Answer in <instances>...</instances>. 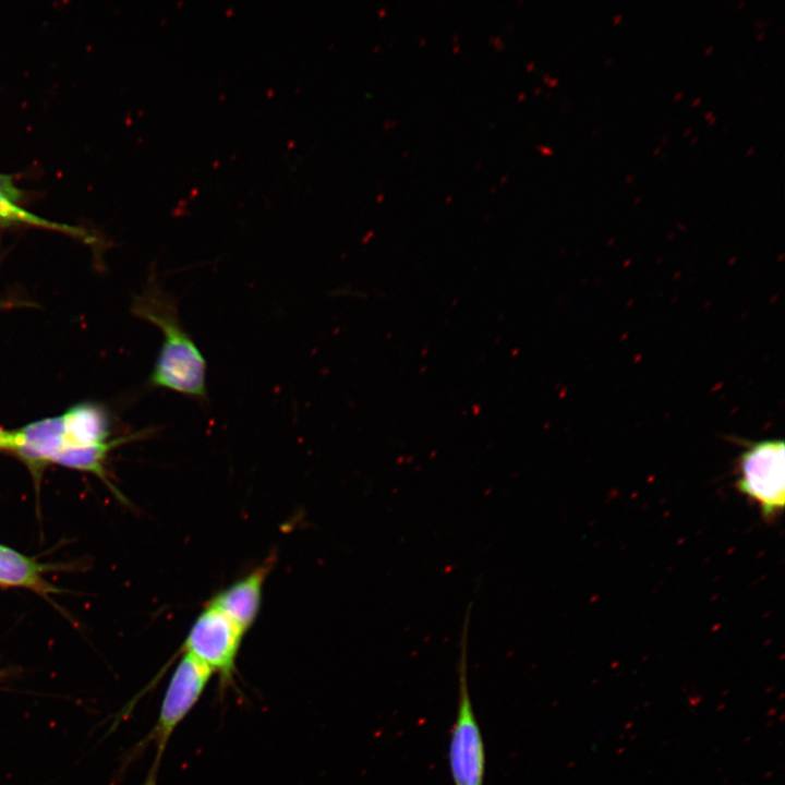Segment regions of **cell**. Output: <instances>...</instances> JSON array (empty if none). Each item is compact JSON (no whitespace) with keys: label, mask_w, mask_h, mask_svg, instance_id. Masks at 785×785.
Wrapping results in <instances>:
<instances>
[{"label":"cell","mask_w":785,"mask_h":785,"mask_svg":"<svg viewBox=\"0 0 785 785\" xmlns=\"http://www.w3.org/2000/svg\"><path fill=\"white\" fill-rule=\"evenodd\" d=\"M131 311L164 335L149 385L205 401L206 361L180 321L176 299L164 290L154 271L143 293L134 298Z\"/></svg>","instance_id":"cell-1"},{"label":"cell","mask_w":785,"mask_h":785,"mask_svg":"<svg viewBox=\"0 0 785 785\" xmlns=\"http://www.w3.org/2000/svg\"><path fill=\"white\" fill-rule=\"evenodd\" d=\"M470 609L467 612L460 639L458 699L450 732L448 763L454 785H484L486 753L483 735L469 691L467 644Z\"/></svg>","instance_id":"cell-2"},{"label":"cell","mask_w":785,"mask_h":785,"mask_svg":"<svg viewBox=\"0 0 785 785\" xmlns=\"http://www.w3.org/2000/svg\"><path fill=\"white\" fill-rule=\"evenodd\" d=\"M212 677L213 673L205 665L182 653L169 679L157 722L134 750L138 754L148 745L155 744L154 761L143 785L157 784L160 762L170 737L198 702Z\"/></svg>","instance_id":"cell-3"},{"label":"cell","mask_w":785,"mask_h":785,"mask_svg":"<svg viewBox=\"0 0 785 785\" xmlns=\"http://www.w3.org/2000/svg\"><path fill=\"white\" fill-rule=\"evenodd\" d=\"M736 488L753 502L766 519L785 504V451L782 439L750 443L737 461Z\"/></svg>","instance_id":"cell-4"},{"label":"cell","mask_w":785,"mask_h":785,"mask_svg":"<svg viewBox=\"0 0 785 785\" xmlns=\"http://www.w3.org/2000/svg\"><path fill=\"white\" fill-rule=\"evenodd\" d=\"M244 635L220 609L208 603L192 624L181 652L218 675L224 689L234 683L237 657Z\"/></svg>","instance_id":"cell-5"},{"label":"cell","mask_w":785,"mask_h":785,"mask_svg":"<svg viewBox=\"0 0 785 785\" xmlns=\"http://www.w3.org/2000/svg\"><path fill=\"white\" fill-rule=\"evenodd\" d=\"M274 557L217 593L209 604L220 609L244 633L253 626L259 613L263 587L274 566Z\"/></svg>","instance_id":"cell-6"},{"label":"cell","mask_w":785,"mask_h":785,"mask_svg":"<svg viewBox=\"0 0 785 785\" xmlns=\"http://www.w3.org/2000/svg\"><path fill=\"white\" fill-rule=\"evenodd\" d=\"M13 454L34 473H40L53 462L63 446L61 415L32 422L15 430Z\"/></svg>","instance_id":"cell-7"},{"label":"cell","mask_w":785,"mask_h":785,"mask_svg":"<svg viewBox=\"0 0 785 785\" xmlns=\"http://www.w3.org/2000/svg\"><path fill=\"white\" fill-rule=\"evenodd\" d=\"M61 420L63 425L61 450L65 447H93L110 443L108 442L109 416L99 404L77 403L61 414Z\"/></svg>","instance_id":"cell-8"},{"label":"cell","mask_w":785,"mask_h":785,"mask_svg":"<svg viewBox=\"0 0 785 785\" xmlns=\"http://www.w3.org/2000/svg\"><path fill=\"white\" fill-rule=\"evenodd\" d=\"M47 567L20 552L0 544V587L22 588L41 595L59 592L45 577Z\"/></svg>","instance_id":"cell-9"},{"label":"cell","mask_w":785,"mask_h":785,"mask_svg":"<svg viewBox=\"0 0 785 785\" xmlns=\"http://www.w3.org/2000/svg\"><path fill=\"white\" fill-rule=\"evenodd\" d=\"M14 226H29L33 228L62 232L87 243H93L95 241V239L85 230L67 224L51 221L33 214L21 207L16 201L0 192V228Z\"/></svg>","instance_id":"cell-10"},{"label":"cell","mask_w":785,"mask_h":785,"mask_svg":"<svg viewBox=\"0 0 785 785\" xmlns=\"http://www.w3.org/2000/svg\"><path fill=\"white\" fill-rule=\"evenodd\" d=\"M0 192L16 202L21 196V191L14 184L12 179L7 174H1V173H0Z\"/></svg>","instance_id":"cell-11"},{"label":"cell","mask_w":785,"mask_h":785,"mask_svg":"<svg viewBox=\"0 0 785 785\" xmlns=\"http://www.w3.org/2000/svg\"><path fill=\"white\" fill-rule=\"evenodd\" d=\"M15 446L14 431H7L0 427V451L13 452Z\"/></svg>","instance_id":"cell-12"},{"label":"cell","mask_w":785,"mask_h":785,"mask_svg":"<svg viewBox=\"0 0 785 785\" xmlns=\"http://www.w3.org/2000/svg\"><path fill=\"white\" fill-rule=\"evenodd\" d=\"M766 24H768V21H765V20H757V21H754L753 26L756 28H762V27L766 26Z\"/></svg>","instance_id":"cell-13"},{"label":"cell","mask_w":785,"mask_h":785,"mask_svg":"<svg viewBox=\"0 0 785 785\" xmlns=\"http://www.w3.org/2000/svg\"><path fill=\"white\" fill-rule=\"evenodd\" d=\"M621 19H623V15H621V14H616V15H614V16H613V24H614V25L619 24V23L621 22Z\"/></svg>","instance_id":"cell-14"},{"label":"cell","mask_w":785,"mask_h":785,"mask_svg":"<svg viewBox=\"0 0 785 785\" xmlns=\"http://www.w3.org/2000/svg\"><path fill=\"white\" fill-rule=\"evenodd\" d=\"M683 95H684L683 90L677 92L674 96V100L677 101V100L681 99Z\"/></svg>","instance_id":"cell-15"},{"label":"cell","mask_w":785,"mask_h":785,"mask_svg":"<svg viewBox=\"0 0 785 785\" xmlns=\"http://www.w3.org/2000/svg\"><path fill=\"white\" fill-rule=\"evenodd\" d=\"M700 102H701V96H698L692 100V106H698Z\"/></svg>","instance_id":"cell-16"},{"label":"cell","mask_w":785,"mask_h":785,"mask_svg":"<svg viewBox=\"0 0 785 785\" xmlns=\"http://www.w3.org/2000/svg\"><path fill=\"white\" fill-rule=\"evenodd\" d=\"M668 142H669V137H668V136L665 135V136L662 137L661 143H662L663 146L667 145Z\"/></svg>","instance_id":"cell-17"},{"label":"cell","mask_w":785,"mask_h":785,"mask_svg":"<svg viewBox=\"0 0 785 785\" xmlns=\"http://www.w3.org/2000/svg\"><path fill=\"white\" fill-rule=\"evenodd\" d=\"M633 180H635V176H633V174H628V176L626 177V182H627V183H632Z\"/></svg>","instance_id":"cell-18"},{"label":"cell","mask_w":785,"mask_h":785,"mask_svg":"<svg viewBox=\"0 0 785 785\" xmlns=\"http://www.w3.org/2000/svg\"><path fill=\"white\" fill-rule=\"evenodd\" d=\"M713 49H714V46H713V45H710L709 47H706L705 50H704V51H705V55H710V53L713 51Z\"/></svg>","instance_id":"cell-19"},{"label":"cell","mask_w":785,"mask_h":785,"mask_svg":"<svg viewBox=\"0 0 785 785\" xmlns=\"http://www.w3.org/2000/svg\"><path fill=\"white\" fill-rule=\"evenodd\" d=\"M765 37V34L763 32L757 34V40L760 41Z\"/></svg>","instance_id":"cell-20"},{"label":"cell","mask_w":785,"mask_h":785,"mask_svg":"<svg viewBox=\"0 0 785 785\" xmlns=\"http://www.w3.org/2000/svg\"><path fill=\"white\" fill-rule=\"evenodd\" d=\"M715 122H716V117H715V116H712V117L708 120V123H709L710 125L714 124Z\"/></svg>","instance_id":"cell-21"},{"label":"cell","mask_w":785,"mask_h":785,"mask_svg":"<svg viewBox=\"0 0 785 785\" xmlns=\"http://www.w3.org/2000/svg\"><path fill=\"white\" fill-rule=\"evenodd\" d=\"M9 674L8 671H0V679L5 678Z\"/></svg>","instance_id":"cell-22"},{"label":"cell","mask_w":785,"mask_h":785,"mask_svg":"<svg viewBox=\"0 0 785 785\" xmlns=\"http://www.w3.org/2000/svg\"><path fill=\"white\" fill-rule=\"evenodd\" d=\"M745 3H746L745 0L738 1L737 8H738V9H741V8L745 5Z\"/></svg>","instance_id":"cell-23"},{"label":"cell","mask_w":785,"mask_h":785,"mask_svg":"<svg viewBox=\"0 0 785 785\" xmlns=\"http://www.w3.org/2000/svg\"><path fill=\"white\" fill-rule=\"evenodd\" d=\"M753 150H754V147H749L746 153V156H750L753 153Z\"/></svg>","instance_id":"cell-24"},{"label":"cell","mask_w":785,"mask_h":785,"mask_svg":"<svg viewBox=\"0 0 785 785\" xmlns=\"http://www.w3.org/2000/svg\"><path fill=\"white\" fill-rule=\"evenodd\" d=\"M713 116V111L705 112L706 121Z\"/></svg>","instance_id":"cell-25"},{"label":"cell","mask_w":785,"mask_h":785,"mask_svg":"<svg viewBox=\"0 0 785 785\" xmlns=\"http://www.w3.org/2000/svg\"><path fill=\"white\" fill-rule=\"evenodd\" d=\"M690 132H691V129H690V128H689V129H685V130H684V136H687L688 134H690Z\"/></svg>","instance_id":"cell-26"},{"label":"cell","mask_w":785,"mask_h":785,"mask_svg":"<svg viewBox=\"0 0 785 785\" xmlns=\"http://www.w3.org/2000/svg\"><path fill=\"white\" fill-rule=\"evenodd\" d=\"M612 61H613V58H612V57H609V58H607V59H606V61H605V64H606V65H608V64H611V63H612Z\"/></svg>","instance_id":"cell-27"},{"label":"cell","mask_w":785,"mask_h":785,"mask_svg":"<svg viewBox=\"0 0 785 785\" xmlns=\"http://www.w3.org/2000/svg\"><path fill=\"white\" fill-rule=\"evenodd\" d=\"M660 150H661V146H660V147H656V148L653 150V155H657V154L660 153Z\"/></svg>","instance_id":"cell-28"},{"label":"cell","mask_w":785,"mask_h":785,"mask_svg":"<svg viewBox=\"0 0 785 785\" xmlns=\"http://www.w3.org/2000/svg\"><path fill=\"white\" fill-rule=\"evenodd\" d=\"M697 141H698V136H695V137H692V140L690 141V144H695Z\"/></svg>","instance_id":"cell-29"},{"label":"cell","mask_w":785,"mask_h":785,"mask_svg":"<svg viewBox=\"0 0 785 785\" xmlns=\"http://www.w3.org/2000/svg\"><path fill=\"white\" fill-rule=\"evenodd\" d=\"M599 133V130H592L591 135L595 136Z\"/></svg>","instance_id":"cell-30"},{"label":"cell","mask_w":785,"mask_h":785,"mask_svg":"<svg viewBox=\"0 0 785 785\" xmlns=\"http://www.w3.org/2000/svg\"><path fill=\"white\" fill-rule=\"evenodd\" d=\"M556 83H557V80H552V81L550 82L551 85H555Z\"/></svg>","instance_id":"cell-31"},{"label":"cell","mask_w":785,"mask_h":785,"mask_svg":"<svg viewBox=\"0 0 785 785\" xmlns=\"http://www.w3.org/2000/svg\"><path fill=\"white\" fill-rule=\"evenodd\" d=\"M641 200V196H638L635 198V203L637 204Z\"/></svg>","instance_id":"cell-32"}]
</instances>
